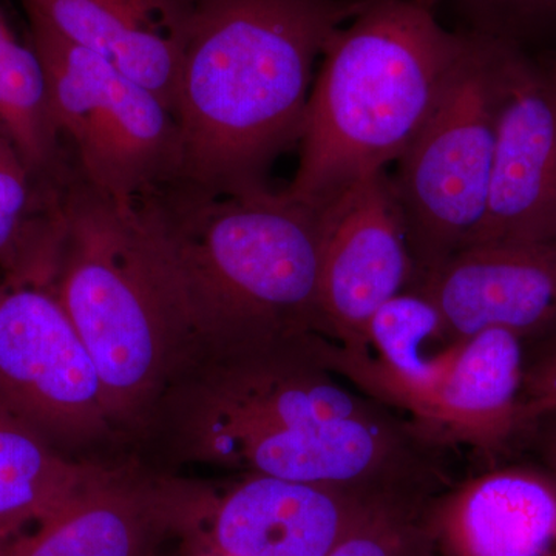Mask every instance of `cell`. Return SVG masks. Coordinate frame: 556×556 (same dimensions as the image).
<instances>
[{
  "instance_id": "1",
  "label": "cell",
  "mask_w": 556,
  "mask_h": 556,
  "mask_svg": "<svg viewBox=\"0 0 556 556\" xmlns=\"http://www.w3.org/2000/svg\"><path fill=\"white\" fill-rule=\"evenodd\" d=\"M336 346L201 356L167 391L144 437L163 438L181 463L244 475L362 493L426 485L428 439L340 383Z\"/></svg>"
},
{
  "instance_id": "2",
  "label": "cell",
  "mask_w": 556,
  "mask_h": 556,
  "mask_svg": "<svg viewBox=\"0 0 556 556\" xmlns=\"http://www.w3.org/2000/svg\"><path fill=\"white\" fill-rule=\"evenodd\" d=\"M131 211L199 357L334 342L318 298L321 208L175 178Z\"/></svg>"
},
{
  "instance_id": "3",
  "label": "cell",
  "mask_w": 556,
  "mask_h": 556,
  "mask_svg": "<svg viewBox=\"0 0 556 556\" xmlns=\"http://www.w3.org/2000/svg\"><path fill=\"white\" fill-rule=\"evenodd\" d=\"M365 3L195 0L178 33V178L226 195L270 189L303 137L316 61Z\"/></svg>"
},
{
  "instance_id": "4",
  "label": "cell",
  "mask_w": 556,
  "mask_h": 556,
  "mask_svg": "<svg viewBox=\"0 0 556 556\" xmlns=\"http://www.w3.org/2000/svg\"><path fill=\"white\" fill-rule=\"evenodd\" d=\"M466 46L428 0H367L332 33L311 89L291 199L331 203L401 159Z\"/></svg>"
},
{
  "instance_id": "5",
  "label": "cell",
  "mask_w": 556,
  "mask_h": 556,
  "mask_svg": "<svg viewBox=\"0 0 556 556\" xmlns=\"http://www.w3.org/2000/svg\"><path fill=\"white\" fill-rule=\"evenodd\" d=\"M49 288L100 375L113 431L144 437L167 391L199 357L130 206L73 167Z\"/></svg>"
},
{
  "instance_id": "6",
  "label": "cell",
  "mask_w": 556,
  "mask_h": 556,
  "mask_svg": "<svg viewBox=\"0 0 556 556\" xmlns=\"http://www.w3.org/2000/svg\"><path fill=\"white\" fill-rule=\"evenodd\" d=\"M464 36L444 93L391 177L415 265L412 288L477 243L489 208L504 46Z\"/></svg>"
},
{
  "instance_id": "7",
  "label": "cell",
  "mask_w": 556,
  "mask_h": 556,
  "mask_svg": "<svg viewBox=\"0 0 556 556\" xmlns=\"http://www.w3.org/2000/svg\"><path fill=\"white\" fill-rule=\"evenodd\" d=\"M51 110L75 146L76 169L121 206L179 177L177 119L156 94L25 11Z\"/></svg>"
},
{
  "instance_id": "8",
  "label": "cell",
  "mask_w": 556,
  "mask_h": 556,
  "mask_svg": "<svg viewBox=\"0 0 556 556\" xmlns=\"http://www.w3.org/2000/svg\"><path fill=\"white\" fill-rule=\"evenodd\" d=\"M0 408L54 448L113 433L93 357L49 288L7 287L0 303Z\"/></svg>"
},
{
  "instance_id": "9",
  "label": "cell",
  "mask_w": 556,
  "mask_h": 556,
  "mask_svg": "<svg viewBox=\"0 0 556 556\" xmlns=\"http://www.w3.org/2000/svg\"><path fill=\"white\" fill-rule=\"evenodd\" d=\"M320 208L321 314L334 342L362 354L376 311L415 281L404 218L387 170L358 179Z\"/></svg>"
},
{
  "instance_id": "10",
  "label": "cell",
  "mask_w": 556,
  "mask_h": 556,
  "mask_svg": "<svg viewBox=\"0 0 556 556\" xmlns=\"http://www.w3.org/2000/svg\"><path fill=\"white\" fill-rule=\"evenodd\" d=\"M214 501L172 479L98 468L35 532L0 543V556H159L199 532Z\"/></svg>"
},
{
  "instance_id": "11",
  "label": "cell",
  "mask_w": 556,
  "mask_h": 556,
  "mask_svg": "<svg viewBox=\"0 0 556 556\" xmlns=\"http://www.w3.org/2000/svg\"><path fill=\"white\" fill-rule=\"evenodd\" d=\"M477 244H556V64L508 46L492 192Z\"/></svg>"
},
{
  "instance_id": "12",
  "label": "cell",
  "mask_w": 556,
  "mask_h": 556,
  "mask_svg": "<svg viewBox=\"0 0 556 556\" xmlns=\"http://www.w3.org/2000/svg\"><path fill=\"white\" fill-rule=\"evenodd\" d=\"M452 338L507 329L522 340L556 334V244H477L419 287Z\"/></svg>"
},
{
  "instance_id": "13",
  "label": "cell",
  "mask_w": 556,
  "mask_h": 556,
  "mask_svg": "<svg viewBox=\"0 0 556 556\" xmlns=\"http://www.w3.org/2000/svg\"><path fill=\"white\" fill-rule=\"evenodd\" d=\"M396 493L354 492L342 486L244 475L215 497L212 551L225 556H329L365 508Z\"/></svg>"
},
{
  "instance_id": "14",
  "label": "cell",
  "mask_w": 556,
  "mask_h": 556,
  "mask_svg": "<svg viewBox=\"0 0 556 556\" xmlns=\"http://www.w3.org/2000/svg\"><path fill=\"white\" fill-rule=\"evenodd\" d=\"M430 527L442 556H556V477L486 471L433 501Z\"/></svg>"
},
{
  "instance_id": "15",
  "label": "cell",
  "mask_w": 556,
  "mask_h": 556,
  "mask_svg": "<svg viewBox=\"0 0 556 556\" xmlns=\"http://www.w3.org/2000/svg\"><path fill=\"white\" fill-rule=\"evenodd\" d=\"M457 345L433 300L407 289L376 311L364 353L339 348L332 368L376 401L407 409L417 420L447 372Z\"/></svg>"
},
{
  "instance_id": "16",
  "label": "cell",
  "mask_w": 556,
  "mask_h": 556,
  "mask_svg": "<svg viewBox=\"0 0 556 556\" xmlns=\"http://www.w3.org/2000/svg\"><path fill=\"white\" fill-rule=\"evenodd\" d=\"M525 340L486 329L460 340L452 364L417 417L420 430L497 448L522 428Z\"/></svg>"
},
{
  "instance_id": "17",
  "label": "cell",
  "mask_w": 556,
  "mask_h": 556,
  "mask_svg": "<svg viewBox=\"0 0 556 556\" xmlns=\"http://www.w3.org/2000/svg\"><path fill=\"white\" fill-rule=\"evenodd\" d=\"M62 38L152 91L175 116L177 30L155 0H21Z\"/></svg>"
},
{
  "instance_id": "18",
  "label": "cell",
  "mask_w": 556,
  "mask_h": 556,
  "mask_svg": "<svg viewBox=\"0 0 556 556\" xmlns=\"http://www.w3.org/2000/svg\"><path fill=\"white\" fill-rule=\"evenodd\" d=\"M98 468L73 463L0 408V543L64 506Z\"/></svg>"
},
{
  "instance_id": "19",
  "label": "cell",
  "mask_w": 556,
  "mask_h": 556,
  "mask_svg": "<svg viewBox=\"0 0 556 556\" xmlns=\"http://www.w3.org/2000/svg\"><path fill=\"white\" fill-rule=\"evenodd\" d=\"M61 190L43 188L0 127V266L7 287H47L62 239Z\"/></svg>"
},
{
  "instance_id": "20",
  "label": "cell",
  "mask_w": 556,
  "mask_h": 556,
  "mask_svg": "<svg viewBox=\"0 0 556 556\" xmlns=\"http://www.w3.org/2000/svg\"><path fill=\"white\" fill-rule=\"evenodd\" d=\"M0 127L39 185L60 189L72 167L61 150L49 84L38 53L11 31L0 10Z\"/></svg>"
},
{
  "instance_id": "21",
  "label": "cell",
  "mask_w": 556,
  "mask_h": 556,
  "mask_svg": "<svg viewBox=\"0 0 556 556\" xmlns=\"http://www.w3.org/2000/svg\"><path fill=\"white\" fill-rule=\"evenodd\" d=\"M427 495L397 493L372 501L329 556H433Z\"/></svg>"
},
{
  "instance_id": "22",
  "label": "cell",
  "mask_w": 556,
  "mask_h": 556,
  "mask_svg": "<svg viewBox=\"0 0 556 556\" xmlns=\"http://www.w3.org/2000/svg\"><path fill=\"white\" fill-rule=\"evenodd\" d=\"M447 7L457 33L521 50L525 39L556 25V0H428Z\"/></svg>"
},
{
  "instance_id": "23",
  "label": "cell",
  "mask_w": 556,
  "mask_h": 556,
  "mask_svg": "<svg viewBox=\"0 0 556 556\" xmlns=\"http://www.w3.org/2000/svg\"><path fill=\"white\" fill-rule=\"evenodd\" d=\"M556 415V334L533 362H526L521 396L522 427Z\"/></svg>"
},
{
  "instance_id": "24",
  "label": "cell",
  "mask_w": 556,
  "mask_h": 556,
  "mask_svg": "<svg viewBox=\"0 0 556 556\" xmlns=\"http://www.w3.org/2000/svg\"><path fill=\"white\" fill-rule=\"evenodd\" d=\"M155 2L167 14L172 24H177L179 27L192 10L195 0H155Z\"/></svg>"
},
{
  "instance_id": "25",
  "label": "cell",
  "mask_w": 556,
  "mask_h": 556,
  "mask_svg": "<svg viewBox=\"0 0 556 556\" xmlns=\"http://www.w3.org/2000/svg\"><path fill=\"white\" fill-rule=\"evenodd\" d=\"M547 455L548 463L552 466V473L556 477V427L552 431L551 439H548Z\"/></svg>"
},
{
  "instance_id": "26",
  "label": "cell",
  "mask_w": 556,
  "mask_h": 556,
  "mask_svg": "<svg viewBox=\"0 0 556 556\" xmlns=\"http://www.w3.org/2000/svg\"><path fill=\"white\" fill-rule=\"evenodd\" d=\"M7 287L3 285V287H0V303H2L3 295H5Z\"/></svg>"
},
{
  "instance_id": "27",
  "label": "cell",
  "mask_w": 556,
  "mask_h": 556,
  "mask_svg": "<svg viewBox=\"0 0 556 556\" xmlns=\"http://www.w3.org/2000/svg\"><path fill=\"white\" fill-rule=\"evenodd\" d=\"M199 556H225V555L218 554V552L212 551V548H211V552H208V554L199 555Z\"/></svg>"
},
{
  "instance_id": "28",
  "label": "cell",
  "mask_w": 556,
  "mask_h": 556,
  "mask_svg": "<svg viewBox=\"0 0 556 556\" xmlns=\"http://www.w3.org/2000/svg\"><path fill=\"white\" fill-rule=\"evenodd\" d=\"M433 556H442L441 554H439V551L437 552V554H434Z\"/></svg>"
}]
</instances>
